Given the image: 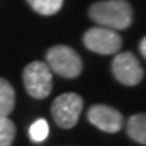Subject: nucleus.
Instances as JSON below:
<instances>
[{
  "instance_id": "1",
  "label": "nucleus",
  "mask_w": 146,
  "mask_h": 146,
  "mask_svg": "<svg viewBox=\"0 0 146 146\" xmlns=\"http://www.w3.org/2000/svg\"><path fill=\"white\" fill-rule=\"evenodd\" d=\"M89 16L102 27L125 30L133 22V8L126 0H103L91 5Z\"/></svg>"
},
{
  "instance_id": "2",
  "label": "nucleus",
  "mask_w": 146,
  "mask_h": 146,
  "mask_svg": "<svg viewBox=\"0 0 146 146\" xmlns=\"http://www.w3.org/2000/svg\"><path fill=\"white\" fill-rule=\"evenodd\" d=\"M47 66L54 73L65 78H74L83 70L81 58L72 47L57 45L47 50Z\"/></svg>"
},
{
  "instance_id": "3",
  "label": "nucleus",
  "mask_w": 146,
  "mask_h": 146,
  "mask_svg": "<svg viewBox=\"0 0 146 146\" xmlns=\"http://www.w3.org/2000/svg\"><path fill=\"white\" fill-rule=\"evenodd\" d=\"M23 83L27 94L35 99L47 98L53 88L52 70L47 64L34 61L23 70Z\"/></svg>"
},
{
  "instance_id": "4",
  "label": "nucleus",
  "mask_w": 146,
  "mask_h": 146,
  "mask_svg": "<svg viewBox=\"0 0 146 146\" xmlns=\"http://www.w3.org/2000/svg\"><path fill=\"white\" fill-rule=\"evenodd\" d=\"M84 102L77 94H64L56 98L52 106L54 122L62 129H70L77 123Z\"/></svg>"
},
{
  "instance_id": "5",
  "label": "nucleus",
  "mask_w": 146,
  "mask_h": 146,
  "mask_svg": "<svg viewBox=\"0 0 146 146\" xmlns=\"http://www.w3.org/2000/svg\"><path fill=\"white\" fill-rule=\"evenodd\" d=\"M84 45L98 54H115L122 47V38L115 30L107 27H92L84 34Z\"/></svg>"
},
{
  "instance_id": "6",
  "label": "nucleus",
  "mask_w": 146,
  "mask_h": 146,
  "mask_svg": "<svg viewBox=\"0 0 146 146\" xmlns=\"http://www.w3.org/2000/svg\"><path fill=\"white\" fill-rule=\"evenodd\" d=\"M112 73L119 83L125 85H137L143 77V69L139 61L130 52L119 53L112 61Z\"/></svg>"
},
{
  "instance_id": "7",
  "label": "nucleus",
  "mask_w": 146,
  "mask_h": 146,
  "mask_svg": "<svg viewBox=\"0 0 146 146\" xmlns=\"http://www.w3.org/2000/svg\"><path fill=\"white\" fill-rule=\"evenodd\" d=\"M88 120L106 133H118L123 127V116L118 110L104 104L92 106L88 111Z\"/></svg>"
},
{
  "instance_id": "8",
  "label": "nucleus",
  "mask_w": 146,
  "mask_h": 146,
  "mask_svg": "<svg viewBox=\"0 0 146 146\" xmlns=\"http://www.w3.org/2000/svg\"><path fill=\"white\" fill-rule=\"evenodd\" d=\"M127 134L138 143L146 145V114H135L127 122Z\"/></svg>"
},
{
  "instance_id": "9",
  "label": "nucleus",
  "mask_w": 146,
  "mask_h": 146,
  "mask_svg": "<svg viewBox=\"0 0 146 146\" xmlns=\"http://www.w3.org/2000/svg\"><path fill=\"white\" fill-rule=\"evenodd\" d=\"M15 106V91L5 78L0 77V116H8Z\"/></svg>"
},
{
  "instance_id": "10",
  "label": "nucleus",
  "mask_w": 146,
  "mask_h": 146,
  "mask_svg": "<svg viewBox=\"0 0 146 146\" xmlns=\"http://www.w3.org/2000/svg\"><path fill=\"white\" fill-rule=\"evenodd\" d=\"M33 10L41 15H54L61 10L64 0H27Z\"/></svg>"
},
{
  "instance_id": "11",
  "label": "nucleus",
  "mask_w": 146,
  "mask_h": 146,
  "mask_svg": "<svg viewBox=\"0 0 146 146\" xmlns=\"http://www.w3.org/2000/svg\"><path fill=\"white\" fill-rule=\"evenodd\" d=\"M15 125L7 116H0V146H11L15 138Z\"/></svg>"
},
{
  "instance_id": "12",
  "label": "nucleus",
  "mask_w": 146,
  "mask_h": 146,
  "mask_svg": "<svg viewBox=\"0 0 146 146\" xmlns=\"http://www.w3.org/2000/svg\"><path fill=\"white\" fill-rule=\"evenodd\" d=\"M30 138L34 142H42L45 141L49 135V125L45 119H38L35 120L31 126H30V130H29Z\"/></svg>"
},
{
  "instance_id": "13",
  "label": "nucleus",
  "mask_w": 146,
  "mask_h": 146,
  "mask_svg": "<svg viewBox=\"0 0 146 146\" xmlns=\"http://www.w3.org/2000/svg\"><path fill=\"white\" fill-rule=\"evenodd\" d=\"M139 50H141L142 56L146 58V36H145V38H142L141 43H139Z\"/></svg>"
}]
</instances>
